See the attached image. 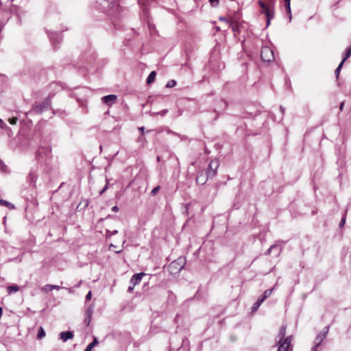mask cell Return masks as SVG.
<instances>
[{
    "label": "cell",
    "instance_id": "cell-1",
    "mask_svg": "<svg viewBox=\"0 0 351 351\" xmlns=\"http://www.w3.org/2000/svg\"><path fill=\"white\" fill-rule=\"evenodd\" d=\"M187 263V259L185 256H180V257L174 260L167 267V271L171 275H176L181 272L182 270L185 268Z\"/></svg>",
    "mask_w": 351,
    "mask_h": 351
},
{
    "label": "cell",
    "instance_id": "cell-2",
    "mask_svg": "<svg viewBox=\"0 0 351 351\" xmlns=\"http://www.w3.org/2000/svg\"><path fill=\"white\" fill-rule=\"evenodd\" d=\"M220 166V161L217 158L213 159L208 164L206 171L207 172L209 179H213L217 174L219 167Z\"/></svg>",
    "mask_w": 351,
    "mask_h": 351
},
{
    "label": "cell",
    "instance_id": "cell-3",
    "mask_svg": "<svg viewBox=\"0 0 351 351\" xmlns=\"http://www.w3.org/2000/svg\"><path fill=\"white\" fill-rule=\"evenodd\" d=\"M329 327H327L324 328V329L318 333V335H317L316 337H315L314 342H313V345H312V350L313 351L316 350L317 348H318V347L321 345V344L324 342V340L326 339V337H327L328 333H329Z\"/></svg>",
    "mask_w": 351,
    "mask_h": 351
},
{
    "label": "cell",
    "instance_id": "cell-4",
    "mask_svg": "<svg viewBox=\"0 0 351 351\" xmlns=\"http://www.w3.org/2000/svg\"><path fill=\"white\" fill-rule=\"evenodd\" d=\"M272 291H273V289H268V290H267V291H265L264 293H263V294H262L261 296L259 297V298L256 300V302H255V303L253 304L252 308H251L250 313H255L256 311L259 309V307L261 306V304L263 303V302H264V301L266 300L268 298H269V296H270L271 294H272Z\"/></svg>",
    "mask_w": 351,
    "mask_h": 351
},
{
    "label": "cell",
    "instance_id": "cell-5",
    "mask_svg": "<svg viewBox=\"0 0 351 351\" xmlns=\"http://www.w3.org/2000/svg\"><path fill=\"white\" fill-rule=\"evenodd\" d=\"M261 58L265 63H272L274 60V51L269 47H263L261 51Z\"/></svg>",
    "mask_w": 351,
    "mask_h": 351
},
{
    "label": "cell",
    "instance_id": "cell-6",
    "mask_svg": "<svg viewBox=\"0 0 351 351\" xmlns=\"http://www.w3.org/2000/svg\"><path fill=\"white\" fill-rule=\"evenodd\" d=\"M145 275V274L143 273V272H141V273L136 274H135V275H133V277L131 278V281H130L129 290L133 291V290L135 289V287H136L137 285L139 284L141 281L142 279H143V277Z\"/></svg>",
    "mask_w": 351,
    "mask_h": 351
},
{
    "label": "cell",
    "instance_id": "cell-7",
    "mask_svg": "<svg viewBox=\"0 0 351 351\" xmlns=\"http://www.w3.org/2000/svg\"><path fill=\"white\" fill-rule=\"evenodd\" d=\"M208 180H209V177H208L206 171L202 170L197 174L195 181L198 185H204L206 184Z\"/></svg>",
    "mask_w": 351,
    "mask_h": 351
},
{
    "label": "cell",
    "instance_id": "cell-8",
    "mask_svg": "<svg viewBox=\"0 0 351 351\" xmlns=\"http://www.w3.org/2000/svg\"><path fill=\"white\" fill-rule=\"evenodd\" d=\"M350 55H351V45L348 48V49H346V53H345V54H344V57L343 60H342V61L341 62V63H340V64L339 65V66H338L337 68L336 69L335 72V76H336L337 78H338V77H339L340 74V71H341L342 67H343L344 63L346 61V60L348 59L349 57L350 56Z\"/></svg>",
    "mask_w": 351,
    "mask_h": 351
},
{
    "label": "cell",
    "instance_id": "cell-9",
    "mask_svg": "<svg viewBox=\"0 0 351 351\" xmlns=\"http://www.w3.org/2000/svg\"><path fill=\"white\" fill-rule=\"evenodd\" d=\"M259 6L261 8L263 12L265 14V15L268 17V22H270L271 18H272V9L270 5H268L266 2L264 1H259Z\"/></svg>",
    "mask_w": 351,
    "mask_h": 351
},
{
    "label": "cell",
    "instance_id": "cell-10",
    "mask_svg": "<svg viewBox=\"0 0 351 351\" xmlns=\"http://www.w3.org/2000/svg\"><path fill=\"white\" fill-rule=\"evenodd\" d=\"M292 341V337L289 336L285 338L283 341L280 344V346L278 348V351H289Z\"/></svg>",
    "mask_w": 351,
    "mask_h": 351
},
{
    "label": "cell",
    "instance_id": "cell-11",
    "mask_svg": "<svg viewBox=\"0 0 351 351\" xmlns=\"http://www.w3.org/2000/svg\"><path fill=\"white\" fill-rule=\"evenodd\" d=\"M74 337V333L72 331H64L59 334V339L63 342H67V340L72 339Z\"/></svg>",
    "mask_w": 351,
    "mask_h": 351
},
{
    "label": "cell",
    "instance_id": "cell-12",
    "mask_svg": "<svg viewBox=\"0 0 351 351\" xmlns=\"http://www.w3.org/2000/svg\"><path fill=\"white\" fill-rule=\"evenodd\" d=\"M285 333L286 327L285 326H283V327L280 329L279 334H278L277 338H276V342H277V344H281V342L284 340L283 339H284L285 335Z\"/></svg>",
    "mask_w": 351,
    "mask_h": 351
},
{
    "label": "cell",
    "instance_id": "cell-13",
    "mask_svg": "<svg viewBox=\"0 0 351 351\" xmlns=\"http://www.w3.org/2000/svg\"><path fill=\"white\" fill-rule=\"evenodd\" d=\"M49 103L48 102L47 100H45L44 101H43L41 104H39L38 106H37L36 108H35V110L37 112V113H42V112H43L44 110H46L49 107Z\"/></svg>",
    "mask_w": 351,
    "mask_h": 351
},
{
    "label": "cell",
    "instance_id": "cell-14",
    "mask_svg": "<svg viewBox=\"0 0 351 351\" xmlns=\"http://www.w3.org/2000/svg\"><path fill=\"white\" fill-rule=\"evenodd\" d=\"M117 97L114 95H106L102 97V101L106 104H112L116 101Z\"/></svg>",
    "mask_w": 351,
    "mask_h": 351
},
{
    "label": "cell",
    "instance_id": "cell-15",
    "mask_svg": "<svg viewBox=\"0 0 351 351\" xmlns=\"http://www.w3.org/2000/svg\"><path fill=\"white\" fill-rule=\"evenodd\" d=\"M92 314H93V305L91 306L88 309V310H87L86 320H85V322H86V324L87 326L89 325L91 320Z\"/></svg>",
    "mask_w": 351,
    "mask_h": 351
},
{
    "label": "cell",
    "instance_id": "cell-16",
    "mask_svg": "<svg viewBox=\"0 0 351 351\" xmlns=\"http://www.w3.org/2000/svg\"><path fill=\"white\" fill-rule=\"evenodd\" d=\"M290 1H285V6L286 8V11L287 13L288 17H289V20L291 21L292 19V14H291V6H290Z\"/></svg>",
    "mask_w": 351,
    "mask_h": 351
},
{
    "label": "cell",
    "instance_id": "cell-17",
    "mask_svg": "<svg viewBox=\"0 0 351 351\" xmlns=\"http://www.w3.org/2000/svg\"><path fill=\"white\" fill-rule=\"evenodd\" d=\"M156 72H151L150 74H149L148 78H147V85H149V84L152 83L155 80V79H156Z\"/></svg>",
    "mask_w": 351,
    "mask_h": 351
},
{
    "label": "cell",
    "instance_id": "cell-18",
    "mask_svg": "<svg viewBox=\"0 0 351 351\" xmlns=\"http://www.w3.org/2000/svg\"><path fill=\"white\" fill-rule=\"evenodd\" d=\"M97 344H98V340L96 339V338H95L93 341L88 345V346L87 347L86 349L85 350V351H91L93 350V348H95V346L97 345Z\"/></svg>",
    "mask_w": 351,
    "mask_h": 351
},
{
    "label": "cell",
    "instance_id": "cell-19",
    "mask_svg": "<svg viewBox=\"0 0 351 351\" xmlns=\"http://www.w3.org/2000/svg\"><path fill=\"white\" fill-rule=\"evenodd\" d=\"M19 290V287L18 286H16V285H11V286H9L7 287V291H8L9 294H10L16 293V292L18 291Z\"/></svg>",
    "mask_w": 351,
    "mask_h": 351
},
{
    "label": "cell",
    "instance_id": "cell-20",
    "mask_svg": "<svg viewBox=\"0 0 351 351\" xmlns=\"http://www.w3.org/2000/svg\"><path fill=\"white\" fill-rule=\"evenodd\" d=\"M45 335H46V333H45V330L43 329V327H40L38 331V333H37V339L39 340H42L43 338L45 337Z\"/></svg>",
    "mask_w": 351,
    "mask_h": 351
},
{
    "label": "cell",
    "instance_id": "cell-21",
    "mask_svg": "<svg viewBox=\"0 0 351 351\" xmlns=\"http://www.w3.org/2000/svg\"><path fill=\"white\" fill-rule=\"evenodd\" d=\"M1 206H6V207L10 208V209H14V208H15V206L11 204V203L6 200H1Z\"/></svg>",
    "mask_w": 351,
    "mask_h": 351
},
{
    "label": "cell",
    "instance_id": "cell-22",
    "mask_svg": "<svg viewBox=\"0 0 351 351\" xmlns=\"http://www.w3.org/2000/svg\"><path fill=\"white\" fill-rule=\"evenodd\" d=\"M176 85H177V82H176V80H170L168 83H167V84L166 85V87L169 89H172V88H174V87H175Z\"/></svg>",
    "mask_w": 351,
    "mask_h": 351
},
{
    "label": "cell",
    "instance_id": "cell-23",
    "mask_svg": "<svg viewBox=\"0 0 351 351\" xmlns=\"http://www.w3.org/2000/svg\"><path fill=\"white\" fill-rule=\"evenodd\" d=\"M160 188H161V187H160L159 186H158V187H154V188L153 189H152V191H151V195H152V196H154V195H156V194L158 193V192L159 191Z\"/></svg>",
    "mask_w": 351,
    "mask_h": 351
},
{
    "label": "cell",
    "instance_id": "cell-24",
    "mask_svg": "<svg viewBox=\"0 0 351 351\" xmlns=\"http://www.w3.org/2000/svg\"><path fill=\"white\" fill-rule=\"evenodd\" d=\"M8 122H9L10 124H12V125H15L17 122V118L15 117H12L11 118H9V119H8Z\"/></svg>",
    "mask_w": 351,
    "mask_h": 351
},
{
    "label": "cell",
    "instance_id": "cell-25",
    "mask_svg": "<svg viewBox=\"0 0 351 351\" xmlns=\"http://www.w3.org/2000/svg\"><path fill=\"white\" fill-rule=\"evenodd\" d=\"M209 3H211V5L212 6L215 7V6H217V5L219 4L220 1H213V0H212V1H209Z\"/></svg>",
    "mask_w": 351,
    "mask_h": 351
},
{
    "label": "cell",
    "instance_id": "cell-26",
    "mask_svg": "<svg viewBox=\"0 0 351 351\" xmlns=\"http://www.w3.org/2000/svg\"><path fill=\"white\" fill-rule=\"evenodd\" d=\"M56 286H53V285H47V286H45V288H44V289H45L47 290V291H51V290L54 289H55V288H56Z\"/></svg>",
    "mask_w": 351,
    "mask_h": 351
},
{
    "label": "cell",
    "instance_id": "cell-27",
    "mask_svg": "<svg viewBox=\"0 0 351 351\" xmlns=\"http://www.w3.org/2000/svg\"><path fill=\"white\" fill-rule=\"evenodd\" d=\"M345 222H346V219L345 218H343L341 222H340V227H341V228L343 227V226H344Z\"/></svg>",
    "mask_w": 351,
    "mask_h": 351
},
{
    "label": "cell",
    "instance_id": "cell-28",
    "mask_svg": "<svg viewBox=\"0 0 351 351\" xmlns=\"http://www.w3.org/2000/svg\"><path fill=\"white\" fill-rule=\"evenodd\" d=\"M91 298H92V293H91V291H89L88 293V294L87 295V300H90L91 299Z\"/></svg>",
    "mask_w": 351,
    "mask_h": 351
},
{
    "label": "cell",
    "instance_id": "cell-29",
    "mask_svg": "<svg viewBox=\"0 0 351 351\" xmlns=\"http://www.w3.org/2000/svg\"><path fill=\"white\" fill-rule=\"evenodd\" d=\"M112 211H113V212H118L119 211V208L117 207V206H113V207L112 208Z\"/></svg>",
    "mask_w": 351,
    "mask_h": 351
},
{
    "label": "cell",
    "instance_id": "cell-30",
    "mask_svg": "<svg viewBox=\"0 0 351 351\" xmlns=\"http://www.w3.org/2000/svg\"><path fill=\"white\" fill-rule=\"evenodd\" d=\"M344 102H343V103H342V104H341V106H340V110H343V107H344Z\"/></svg>",
    "mask_w": 351,
    "mask_h": 351
},
{
    "label": "cell",
    "instance_id": "cell-31",
    "mask_svg": "<svg viewBox=\"0 0 351 351\" xmlns=\"http://www.w3.org/2000/svg\"><path fill=\"white\" fill-rule=\"evenodd\" d=\"M350 269H351V256H350Z\"/></svg>",
    "mask_w": 351,
    "mask_h": 351
}]
</instances>
